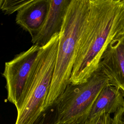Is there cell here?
<instances>
[{"instance_id":"cell-1","label":"cell","mask_w":124,"mask_h":124,"mask_svg":"<svg viewBox=\"0 0 124 124\" xmlns=\"http://www.w3.org/2000/svg\"><path fill=\"white\" fill-rule=\"evenodd\" d=\"M87 20L76 49L69 83L86 82L97 70L109 43L124 31V0H89Z\"/></svg>"},{"instance_id":"cell-2","label":"cell","mask_w":124,"mask_h":124,"mask_svg":"<svg viewBox=\"0 0 124 124\" xmlns=\"http://www.w3.org/2000/svg\"><path fill=\"white\" fill-rule=\"evenodd\" d=\"M89 0H71L61 31L55 68L44 111L52 106L69 83L78 40L88 15Z\"/></svg>"},{"instance_id":"cell-3","label":"cell","mask_w":124,"mask_h":124,"mask_svg":"<svg viewBox=\"0 0 124 124\" xmlns=\"http://www.w3.org/2000/svg\"><path fill=\"white\" fill-rule=\"evenodd\" d=\"M59 33L41 47L26 95L18 109L15 124H33L44 112L55 68Z\"/></svg>"},{"instance_id":"cell-4","label":"cell","mask_w":124,"mask_h":124,"mask_svg":"<svg viewBox=\"0 0 124 124\" xmlns=\"http://www.w3.org/2000/svg\"><path fill=\"white\" fill-rule=\"evenodd\" d=\"M109 84L108 79L97 70L85 83H70L54 104L56 124H83L88 118L93 105L102 89Z\"/></svg>"},{"instance_id":"cell-5","label":"cell","mask_w":124,"mask_h":124,"mask_svg":"<svg viewBox=\"0 0 124 124\" xmlns=\"http://www.w3.org/2000/svg\"><path fill=\"white\" fill-rule=\"evenodd\" d=\"M40 48L33 45L28 50L17 54L12 60L5 63L2 75L6 80L7 100L15 106L16 110L31 81Z\"/></svg>"},{"instance_id":"cell-6","label":"cell","mask_w":124,"mask_h":124,"mask_svg":"<svg viewBox=\"0 0 124 124\" xmlns=\"http://www.w3.org/2000/svg\"><path fill=\"white\" fill-rule=\"evenodd\" d=\"M97 70L118 88L124 97V31L109 43L103 53Z\"/></svg>"},{"instance_id":"cell-7","label":"cell","mask_w":124,"mask_h":124,"mask_svg":"<svg viewBox=\"0 0 124 124\" xmlns=\"http://www.w3.org/2000/svg\"><path fill=\"white\" fill-rule=\"evenodd\" d=\"M49 6V0H32L17 12L16 17V24L30 33L33 38L42 28Z\"/></svg>"},{"instance_id":"cell-8","label":"cell","mask_w":124,"mask_h":124,"mask_svg":"<svg viewBox=\"0 0 124 124\" xmlns=\"http://www.w3.org/2000/svg\"><path fill=\"white\" fill-rule=\"evenodd\" d=\"M71 0H49V9L44 24L39 33L31 38L33 45L42 47L55 34L60 33Z\"/></svg>"},{"instance_id":"cell-9","label":"cell","mask_w":124,"mask_h":124,"mask_svg":"<svg viewBox=\"0 0 124 124\" xmlns=\"http://www.w3.org/2000/svg\"><path fill=\"white\" fill-rule=\"evenodd\" d=\"M123 107L124 97L123 94L118 88L109 84L100 91L93 105L88 119L102 112L114 114Z\"/></svg>"},{"instance_id":"cell-10","label":"cell","mask_w":124,"mask_h":124,"mask_svg":"<svg viewBox=\"0 0 124 124\" xmlns=\"http://www.w3.org/2000/svg\"><path fill=\"white\" fill-rule=\"evenodd\" d=\"M32 0H5L1 9L6 15H11L18 11L29 4Z\"/></svg>"},{"instance_id":"cell-11","label":"cell","mask_w":124,"mask_h":124,"mask_svg":"<svg viewBox=\"0 0 124 124\" xmlns=\"http://www.w3.org/2000/svg\"><path fill=\"white\" fill-rule=\"evenodd\" d=\"M56 114L54 105L46 110L33 124H56Z\"/></svg>"},{"instance_id":"cell-12","label":"cell","mask_w":124,"mask_h":124,"mask_svg":"<svg viewBox=\"0 0 124 124\" xmlns=\"http://www.w3.org/2000/svg\"><path fill=\"white\" fill-rule=\"evenodd\" d=\"M112 119L110 114L102 112L88 119L83 124H111Z\"/></svg>"},{"instance_id":"cell-13","label":"cell","mask_w":124,"mask_h":124,"mask_svg":"<svg viewBox=\"0 0 124 124\" xmlns=\"http://www.w3.org/2000/svg\"><path fill=\"white\" fill-rule=\"evenodd\" d=\"M111 124H124V107L114 114Z\"/></svg>"},{"instance_id":"cell-14","label":"cell","mask_w":124,"mask_h":124,"mask_svg":"<svg viewBox=\"0 0 124 124\" xmlns=\"http://www.w3.org/2000/svg\"><path fill=\"white\" fill-rule=\"evenodd\" d=\"M3 1H4L3 0H0V10L1 9V6L2 5Z\"/></svg>"},{"instance_id":"cell-15","label":"cell","mask_w":124,"mask_h":124,"mask_svg":"<svg viewBox=\"0 0 124 124\" xmlns=\"http://www.w3.org/2000/svg\"><path fill=\"white\" fill-rule=\"evenodd\" d=\"M76 124L75 123H71V124Z\"/></svg>"}]
</instances>
